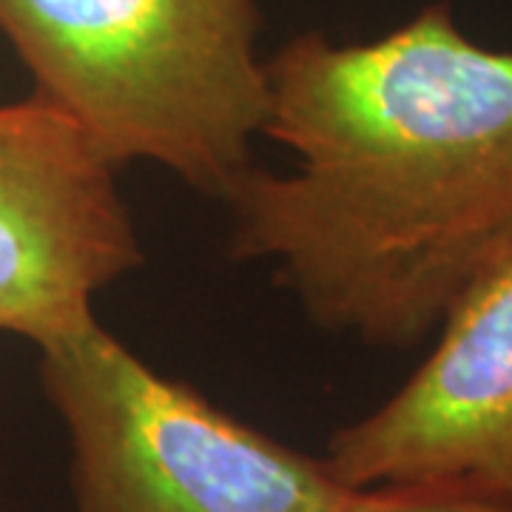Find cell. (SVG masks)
<instances>
[{
	"instance_id": "1",
	"label": "cell",
	"mask_w": 512,
	"mask_h": 512,
	"mask_svg": "<svg viewBox=\"0 0 512 512\" xmlns=\"http://www.w3.org/2000/svg\"><path fill=\"white\" fill-rule=\"evenodd\" d=\"M265 72L293 168L231 188V254L274 262L322 328L419 345L512 237V52L436 3L370 43L296 35Z\"/></svg>"
},
{
	"instance_id": "2",
	"label": "cell",
	"mask_w": 512,
	"mask_h": 512,
	"mask_svg": "<svg viewBox=\"0 0 512 512\" xmlns=\"http://www.w3.org/2000/svg\"><path fill=\"white\" fill-rule=\"evenodd\" d=\"M0 29L114 168L148 160L225 200L265 134L256 0H0Z\"/></svg>"
},
{
	"instance_id": "3",
	"label": "cell",
	"mask_w": 512,
	"mask_h": 512,
	"mask_svg": "<svg viewBox=\"0 0 512 512\" xmlns=\"http://www.w3.org/2000/svg\"><path fill=\"white\" fill-rule=\"evenodd\" d=\"M69 436L74 512H342L325 458L228 416L137 359L100 322L40 348Z\"/></svg>"
},
{
	"instance_id": "4",
	"label": "cell",
	"mask_w": 512,
	"mask_h": 512,
	"mask_svg": "<svg viewBox=\"0 0 512 512\" xmlns=\"http://www.w3.org/2000/svg\"><path fill=\"white\" fill-rule=\"evenodd\" d=\"M436 330L419 370L330 439V473L350 490L447 487L512 510V237Z\"/></svg>"
},
{
	"instance_id": "5",
	"label": "cell",
	"mask_w": 512,
	"mask_h": 512,
	"mask_svg": "<svg viewBox=\"0 0 512 512\" xmlns=\"http://www.w3.org/2000/svg\"><path fill=\"white\" fill-rule=\"evenodd\" d=\"M143 265L114 165L43 97L0 106V333L37 348L94 325V299Z\"/></svg>"
},
{
	"instance_id": "6",
	"label": "cell",
	"mask_w": 512,
	"mask_h": 512,
	"mask_svg": "<svg viewBox=\"0 0 512 512\" xmlns=\"http://www.w3.org/2000/svg\"><path fill=\"white\" fill-rule=\"evenodd\" d=\"M342 512H512L510 507L447 487H367L353 490Z\"/></svg>"
}]
</instances>
